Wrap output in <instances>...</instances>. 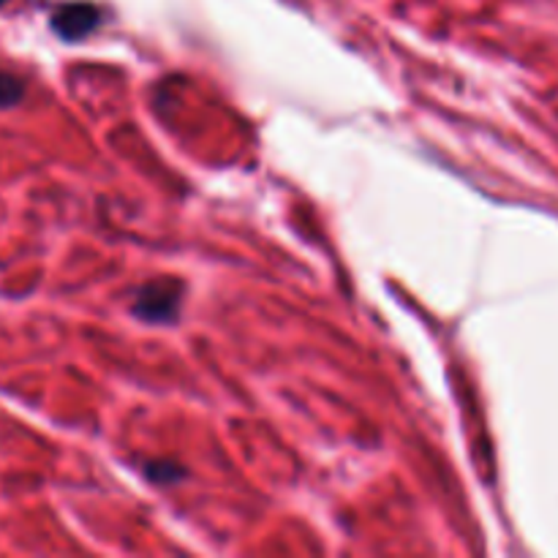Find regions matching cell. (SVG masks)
<instances>
[{"label":"cell","instance_id":"5b68a950","mask_svg":"<svg viewBox=\"0 0 558 558\" xmlns=\"http://www.w3.org/2000/svg\"><path fill=\"white\" fill-rule=\"evenodd\" d=\"M5 3V0H0V5H3Z\"/></svg>","mask_w":558,"mask_h":558},{"label":"cell","instance_id":"7a4b0ae2","mask_svg":"<svg viewBox=\"0 0 558 558\" xmlns=\"http://www.w3.org/2000/svg\"><path fill=\"white\" fill-rule=\"evenodd\" d=\"M104 14L96 3L90 0H71V3H60L49 16V25L58 33L63 41H80L87 38L98 25H101Z\"/></svg>","mask_w":558,"mask_h":558},{"label":"cell","instance_id":"277c9868","mask_svg":"<svg viewBox=\"0 0 558 558\" xmlns=\"http://www.w3.org/2000/svg\"><path fill=\"white\" fill-rule=\"evenodd\" d=\"M145 477L153 480V483H161V485H172L178 480L185 477V469L174 466L169 461H153L145 466Z\"/></svg>","mask_w":558,"mask_h":558},{"label":"cell","instance_id":"3957f363","mask_svg":"<svg viewBox=\"0 0 558 558\" xmlns=\"http://www.w3.org/2000/svg\"><path fill=\"white\" fill-rule=\"evenodd\" d=\"M22 98H25V82L9 71H0V109L16 107Z\"/></svg>","mask_w":558,"mask_h":558},{"label":"cell","instance_id":"6da1fadb","mask_svg":"<svg viewBox=\"0 0 558 558\" xmlns=\"http://www.w3.org/2000/svg\"><path fill=\"white\" fill-rule=\"evenodd\" d=\"M183 294L185 283L180 278H153V281L142 283L136 289L131 311L142 322H150V325H172V322H178L180 308H183Z\"/></svg>","mask_w":558,"mask_h":558}]
</instances>
